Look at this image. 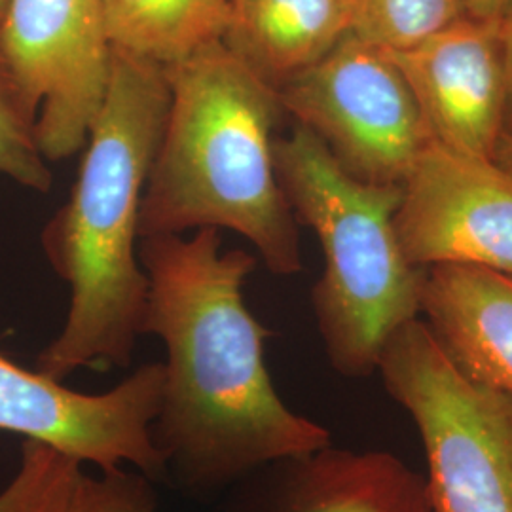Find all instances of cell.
I'll return each instance as SVG.
<instances>
[{"mask_svg": "<svg viewBox=\"0 0 512 512\" xmlns=\"http://www.w3.org/2000/svg\"><path fill=\"white\" fill-rule=\"evenodd\" d=\"M6 8H8V0H0V25H2V19L6 14Z\"/></svg>", "mask_w": 512, "mask_h": 512, "instance_id": "22", "label": "cell"}, {"mask_svg": "<svg viewBox=\"0 0 512 512\" xmlns=\"http://www.w3.org/2000/svg\"><path fill=\"white\" fill-rule=\"evenodd\" d=\"M387 54L401 69L437 143L494 160L505 133L507 95L499 21L463 14L416 46Z\"/></svg>", "mask_w": 512, "mask_h": 512, "instance_id": "10", "label": "cell"}, {"mask_svg": "<svg viewBox=\"0 0 512 512\" xmlns=\"http://www.w3.org/2000/svg\"><path fill=\"white\" fill-rule=\"evenodd\" d=\"M395 226L416 268L461 264L512 275V173L431 141L404 179Z\"/></svg>", "mask_w": 512, "mask_h": 512, "instance_id": "9", "label": "cell"}, {"mask_svg": "<svg viewBox=\"0 0 512 512\" xmlns=\"http://www.w3.org/2000/svg\"><path fill=\"white\" fill-rule=\"evenodd\" d=\"M154 480L124 467L88 475L82 471L69 512H156Z\"/></svg>", "mask_w": 512, "mask_h": 512, "instance_id": "18", "label": "cell"}, {"mask_svg": "<svg viewBox=\"0 0 512 512\" xmlns=\"http://www.w3.org/2000/svg\"><path fill=\"white\" fill-rule=\"evenodd\" d=\"M38 107L19 84L0 44V173L48 192L54 183L37 137Z\"/></svg>", "mask_w": 512, "mask_h": 512, "instance_id": "15", "label": "cell"}, {"mask_svg": "<svg viewBox=\"0 0 512 512\" xmlns=\"http://www.w3.org/2000/svg\"><path fill=\"white\" fill-rule=\"evenodd\" d=\"M148 277L143 334L165 344L164 391L152 440L165 478L186 494L228 492L258 469L330 444L319 423L275 391L264 329L245 306L256 258L222 251L217 228L141 238Z\"/></svg>", "mask_w": 512, "mask_h": 512, "instance_id": "1", "label": "cell"}, {"mask_svg": "<svg viewBox=\"0 0 512 512\" xmlns=\"http://www.w3.org/2000/svg\"><path fill=\"white\" fill-rule=\"evenodd\" d=\"M112 50L167 67L222 40L230 0H101Z\"/></svg>", "mask_w": 512, "mask_h": 512, "instance_id": "14", "label": "cell"}, {"mask_svg": "<svg viewBox=\"0 0 512 512\" xmlns=\"http://www.w3.org/2000/svg\"><path fill=\"white\" fill-rule=\"evenodd\" d=\"M421 311L465 376L512 395V275L431 266L423 277Z\"/></svg>", "mask_w": 512, "mask_h": 512, "instance_id": "12", "label": "cell"}, {"mask_svg": "<svg viewBox=\"0 0 512 512\" xmlns=\"http://www.w3.org/2000/svg\"><path fill=\"white\" fill-rule=\"evenodd\" d=\"M80 475L78 461L23 440L18 475L0 494V512H69Z\"/></svg>", "mask_w": 512, "mask_h": 512, "instance_id": "17", "label": "cell"}, {"mask_svg": "<svg viewBox=\"0 0 512 512\" xmlns=\"http://www.w3.org/2000/svg\"><path fill=\"white\" fill-rule=\"evenodd\" d=\"M463 14L461 0H357L351 33L387 52H399Z\"/></svg>", "mask_w": 512, "mask_h": 512, "instance_id": "16", "label": "cell"}, {"mask_svg": "<svg viewBox=\"0 0 512 512\" xmlns=\"http://www.w3.org/2000/svg\"><path fill=\"white\" fill-rule=\"evenodd\" d=\"M164 73L171 99L141 238L228 228L255 245L270 272L298 274L296 217L275 171L274 129L285 114L277 90L222 40Z\"/></svg>", "mask_w": 512, "mask_h": 512, "instance_id": "3", "label": "cell"}, {"mask_svg": "<svg viewBox=\"0 0 512 512\" xmlns=\"http://www.w3.org/2000/svg\"><path fill=\"white\" fill-rule=\"evenodd\" d=\"M0 44L38 107L37 137L48 162L86 147L112 74L101 0H8Z\"/></svg>", "mask_w": 512, "mask_h": 512, "instance_id": "7", "label": "cell"}, {"mask_svg": "<svg viewBox=\"0 0 512 512\" xmlns=\"http://www.w3.org/2000/svg\"><path fill=\"white\" fill-rule=\"evenodd\" d=\"M228 492L220 512H431L425 480L397 456L330 444L270 463Z\"/></svg>", "mask_w": 512, "mask_h": 512, "instance_id": "11", "label": "cell"}, {"mask_svg": "<svg viewBox=\"0 0 512 512\" xmlns=\"http://www.w3.org/2000/svg\"><path fill=\"white\" fill-rule=\"evenodd\" d=\"M164 391V363L137 368L105 393H80L0 353V431L46 444L101 471L131 465L154 482L165 480L164 459L152 440Z\"/></svg>", "mask_w": 512, "mask_h": 512, "instance_id": "8", "label": "cell"}, {"mask_svg": "<svg viewBox=\"0 0 512 512\" xmlns=\"http://www.w3.org/2000/svg\"><path fill=\"white\" fill-rule=\"evenodd\" d=\"M277 95L285 114L311 129L363 183L403 186L435 141L393 57L353 33Z\"/></svg>", "mask_w": 512, "mask_h": 512, "instance_id": "6", "label": "cell"}, {"mask_svg": "<svg viewBox=\"0 0 512 512\" xmlns=\"http://www.w3.org/2000/svg\"><path fill=\"white\" fill-rule=\"evenodd\" d=\"M378 370L418 427L429 511L512 512V395L465 376L418 317L387 340Z\"/></svg>", "mask_w": 512, "mask_h": 512, "instance_id": "5", "label": "cell"}, {"mask_svg": "<svg viewBox=\"0 0 512 512\" xmlns=\"http://www.w3.org/2000/svg\"><path fill=\"white\" fill-rule=\"evenodd\" d=\"M357 0H230L222 42L274 90L351 33Z\"/></svg>", "mask_w": 512, "mask_h": 512, "instance_id": "13", "label": "cell"}, {"mask_svg": "<svg viewBox=\"0 0 512 512\" xmlns=\"http://www.w3.org/2000/svg\"><path fill=\"white\" fill-rule=\"evenodd\" d=\"M467 16L484 21H501L511 10L512 0H461Z\"/></svg>", "mask_w": 512, "mask_h": 512, "instance_id": "20", "label": "cell"}, {"mask_svg": "<svg viewBox=\"0 0 512 512\" xmlns=\"http://www.w3.org/2000/svg\"><path fill=\"white\" fill-rule=\"evenodd\" d=\"M169 99L164 67L114 50L73 192L42 234L71 289L65 325L37 359L38 372L59 382L82 366L126 368L143 334L148 277L137 239Z\"/></svg>", "mask_w": 512, "mask_h": 512, "instance_id": "2", "label": "cell"}, {"mask_svg": "<svg viewBox=\"0 0 512 512\" xmlns=\"http://www.w3.org/2000/svg\"><path fill=\"white\" fill-rule=\"evenodd\" d=\"M503 61H505V133H512V6L511 10L499 21Z\"/></svg>", "mask_w": 512, "mask_h": 512, "instance_id": "19", "label": "cell"}, {"mask_svg": "<svg viewBox=\"0 0 512 512\" xmlns=\"http://www.w3.org/2000/svg\"><path fill=\"white\" fill-rule=\"evenodd\" d=\"M274 162L294 217L317 234L325 256L311 302L330 365L366 378L387 340L421 311L425 270L410 264L395 226L403 186L351 177L302 124L275 139Z\"/></svg>", "mask_w": 512, "mask_h": 512, "instance_id": "4", "label": "cell"}, {"mask_svg": "<svg viewBox=\"0 0 512 512\" xmlns=\"http://www.w3.org/2000/svg\"><path fill=\"white\" fill-rule=\"evenodd\" d=\"M494 162L509 169L512 173V133H503L497 148H495Z\"/></svg>", "mask_w": 512, "mask_h": 512, "instance_id": "21", "label": "cell"}]
</instances>
